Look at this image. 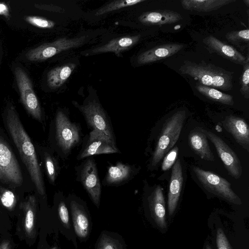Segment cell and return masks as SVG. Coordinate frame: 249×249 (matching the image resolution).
Segmentation results:
<instances>
[{"label":"cell","mask_w":249,"mask_h":249,"mask_svg":"<svg viewBox=\"0 0 249 249\" xmlns=\"http://www.w3.org/2000/svg\"><path fill=\"white\" fill-rule=\"evenodd\" d=\"M0 14L6 17L8 16V8L4 3H0Z\"/></svg>","instance_id":"cell-38"},{"label":"cell","mask_w":249,"mask_h":249,"mask_svg":"<svg viewBox=\"0 0 249 249\" xmlns=\"http://www.w3.org/2000/svg\"><path fill=\"white\" fill-rule=\"evenodd\" d=\"M225 36L227 39L232 44L238 45L241 43H248L249 30L247 29L230 32L227 33Z\"/></svg>","instance_id":"cell-28"},{"label":"cell","mask_w":249,"mask_h":249,"mask_svg":"<svg viewBox=\"0 0 249 249\" xmlns=\"http://www.w3.org/2000/svg\"><path fill=\"white\" fill-rule=\"evenodd\" d=\"M35 6L39 9L53 12L64 13L65 9L53 4H36Z\"/></svg>","instance_id":"cell-37"},{"label":"cell","mask_w":249,"mask_h":249,"mask_svg":"<svg viewBox=\"0 0 249 249\" xmlns=\"http://www.w3.org/2000/svg\"><path fill=\"white\" fill-rule=\"evenodd\" d=\"M118 152L114 141L101 133L92 130L89 134L87 144L79 158L81 159L94 155L111 154Z\"/></svg>","instance_id":"cell-12"},{"label":"cell","mask_w":249,"mask_h":249,"mask_svg":"<svg viewBox=\"0 0 249 249\" xmlns=\"http://www.w3.org/2000/svg\"><path fill=\"white\" fill-rule=\"evenodd\" d=\"M45 164L48 178L52 183H54L57 173L56 163L51 156L46 155L45 158Z\"/></svg>","instance_id":"cell-32"},{"label":"cell","mask_w":249,"mask_h":249,"mask_svg":"<svg viewBox=\"0 0 249 249\" xmlns=\"http://www.w3.org/2000/svg\"><path fill=\"white\" fill-rule=\"evenodd\" d=\"M148 187L149 193L147 200L152 216L158 226L164 229L166 227L165 206L162 188L159 184Z\"/></svg>","instance_id":"cell-14"},{"label":"cell","mask_w":249,"mask_h":249,"mask_svg":"<svg viewBox=\"0 0 249 249\" xmlns=\"http://www.w3.org/2000/svg\"><path fill=\"white\" fill-rule=\"evenodd\" d=\"M131 173L132 169L129 165L118 162L108 168L106 181L109 184H117L127 179Z\"/></svg>","instance_id":"cell-25"},{"label":"cell","mask_w":249,"mask_h":249,"mask_svg":"<svg viewBox=\"0 0 249 249\" xmlns=\"http://www.w3.org/2000/svg\"><path fill=\"white\" fill-rule=\"evenodd\" d=\"M58 214L62 222L67 227H69V215L67 208L63 202L58 206Z\"/></svg>","instance_id":"cell-36"},{"label":"cell","mask_w":249,"mask_h":249,"mask_svg":"<svg viewBox=\"0 0 249 249\" xmlns=\"http://www.w3.org/2000/svg\"><path fill=\"white\" fill-rule=\"evenodd\" d=\"M71 209L76 234L80 237H86L89 231V222L86 214L80 206L73 201L71 203Z\"/></svg>","instance_id":"cell-22"},{"label":"cell","mask_w":249,"mask_h":249,"mask_svg":"<svg viewBox=\"0 0 249 249\" xmlns=\"http://www.w3.org/2000/svg\"><path fill=\"white\" fill-rule=\"evenodd\" d=\"M184 46V44L178 43L157 46L141 53L137 62L140 64H146L165 59L179 52Z\"/></svg>","instance_id":"cell-18"},{"label":"cell","mask_w":249,"mask_h":249,"mask_svg":"<svg viewBox=\"0 0 249 249\" xmlns=\"http://www.w3.org/2000/svg\"><path fill=\"white\" fill-rule=\"evenodd\" d=\"M86 39V36L74 38H60L52 42L43 44L30 50L25 56L31 61H43L63 51L81 46Z\"/></svg>","instance_id":"cell-5"},{"label":"cell","mask_w":249,"mask_h":249,"mask_svg":"<svg viewBox=\"0 0 249 249\" xmlns=\"http://www.w3.org/2000/svg\"><path fill=\"white\" fill-rule=\"evenodd\" d=\"M76 66L74 63H69L51 70L48 72L47 77L49 86L53 89L61 86L70 77Z\"/></svg>","instance_id":"cell-24"},{"label":"cell","mask_w":249,"mask_h":249,"mask_svg":"<svg viewBox=\"0 0 249 249\" xmlns=\"http://www.w3.org/2000/svg\"><path fill=\"white\" fill-rule=\"evenodd\" d=\"M203 41L210 51L233 63L244 65L249 62V55L244 56L233 47L221 41L212 35L205 37Z\"/></svg>","instance_id":"cell-16"},{"label":"cell","mask_w":249,"mask_h":249,"mask_svg":"<svg viewBox=\"0 0 249 249\" xmlns=\"http://www.w3.org/2000/svg\"><path fill=\"white\" fill-rule=\"evenodd\" d=\"M55 127L57 143L62 151L67 153L80 141L79 128L61 111L56 115Z\"/></svg>","instance_id":"cell-8"},{"label":"cell","mask_w":249,"mask_h":249,"mask_svg":"<svg viewBox=\"0 0 249 249\" xmlns=\"http://www.w3.org/2000/svg\"><path fill=\"white\" fill-rule=\"evenodd\" d=\"M243 1L245 3V4L247 5V6H249V0H244Z\"/></svg>","instance_id":"cell-40"},{"label":"cell","mask_w":249,"mask_h":249,"mask_svg":"<svg viewBox=\"0 0 249 249\" xmlns=\"http://www.w3.org/2000/svg\"><path fill=\"white\" fill-rule=\"evenodd\" d=\"M235 1V0H182V7L188 10L208 12Z\"/></svg>","instance_id":"cell-21"},{"label":"cell","mask_w":249,"mask_h":249,"mask_svg":"<svg viewBox=\"0 0 249 249\" xmlns=\"http://www.w3.org/2000/svg\"><path fill=\"white\" fill-rule=\"evenodd\" d=\"M0 180L20 185L23 178L18 161L7 144L0 138Z\"/></svg>","instance_id":"cell-10"},{"label":"cell","mask_w":249,"mask_h":249,"mask_svg":"<svg viewBox=\"0 0 249 249\" xmlns=\"http://www.w3.org/2000/svg\"><path fill=\"white\" fill-rule=\"evenodd\" d=\"M188 143L191 149L201 159L209 161H214L203 128L196 127L192 130L188 135Z\"/></svg>","instance_id":"cell-17"},{"label":"cell","mask_w":249,"mask_h":249,"mask_svg":"<svg viewBox=\"0 0 249 249\" xmlns=\"http://www.w3.org/2000/svg\"><path fill=\"white\" fill-rule=\"evenodd\" d=\"M75 104L77 105L76 107L83 113L92 130L101 133L114 141L110 123L99 103L93 100L84 106H80L76 102Z\"/></svg>","instance_id":"cell-9"},{"label":"cell","mask_w":249,"mask_h":249,"mask_svg":"<svg viewBox=\"0 0 249 249\" xmlns=\"http://www.w3.org/2000/svg\"><path fill=\"white\" fill-rule=\"evenodd\" d=\"M205 249H212L209 246H207Z\"/></svg>","instance_id":"cell-41"},{"label":"cell","mask_w":249,"mask_h":249,"mask_svg":"<svg viewBox=\"0 0 249 249\" xmlns=\"http://www.w3.org/2000/svg\"><path fill=\"white\" fill-rule=\"evenodd\" d=\"M243 71L240 77V91L246 99L249 98V61L244 65Z\"/></svg>","instance_id":"cell-31"},{"label":"cell","mask_w":249,"mask_h":249,"mask_svg":"<svg viewBox=\"0 0 249 249\" xmlns=\"http://www.w3.org/2000/svg\"><path fill=\"white\" fill-rule=\"evenodd\" d=\"M24 212L23 226L27 236L33 237L35 233V219L36 214V199L34 196H30L21 204Z\"/></svg>","instance_id":"cell-23"},{"label":"cell","mask_w":249,"mask_h":249,"mask_svg":"<svg viewBox=\"0 0 249 249\" xmlns=\"http://www.w3.org/2000/svg\"><path fill=\"white\" fill-rule=\"evenodd\" d=\"M203 131L214 146L228 174L235 179L239 178L242 175V167L235 153L216 134L205 129Z\"/></svg>","instance_id":"cell-7"},{"label":"cell","mask_w":249,"mask_h":249,"mask_svg":"<svg viewBox=\"0 0 249 249\" xmlns=\"http://www.w3.org/2000/svg\"><path fill=\"white\" fill-rule=\"evenodd\" d=\"M179 148L174 146L163 158L161 163V170L165 171L170 169L175 163L178 157Z\"/></svg>","instance_id":"cell-30"},{"label":"cell","mask_w":249,"mask_h":249,"mask_svg":"<svg viewBox=\"0 0 249 249\" xmlns=\"http://www.w3.org/2000/svg\"><path fill=\"white\" fill-rule=\"evenodd\" d=\"M14 73L22 103L28 112L34 118L41 121V107L29 77L20 67L15 68Z\"/></svg>","instance_id":"cell-6"},{"label":"cell","mask_w":249,"mask_h":249,"mask_svg":"<svg viewBox=\"0 0 249 249\" xmlns=\"http://www.w3.org/2000/svg\"><path fill=\"white\" fill-rule=\"evenodd\" d=\"M81 181L94 203L98 207L101 193L100 179L95 161L89 159L81 172Z\"/></svg>","instance_id":"cell-13"},{"label":"cell","mask_w":249,"mask_h":249,"mask_svg":"<svg viewBox=\"0 0 249 249\" xmlns=\"http://www.w3.org/2000/svg\"><path fill=\"white\" fill-rule=\"evenodd\" d=\"M10 244L8 240H4L0 244V249H10Z\"/></svg>","instance_id":"cell-39"},{"label":"cell","mask_w":249,"mask_h":249,"mask_svg":"<svg viewBox=\"0 0 249 249\" xmlns=\"http://www.w3.org/2000/svg\"><path fill=\"white\" fill-rule=\"evenodd\" d=\"M182 18L181 15L174 11L159 10L143 13L139 21L147 25H161L176 23Z\"/></svg>","instance_id":"cell-19"},{"label":"cell","mask_w":249,"mask_h":249,"mask_svg":"<svg viewBox=\"0 0 249 249\" xmlns=\"http://www.w3.org/2000/svg\"><path fill=\"white\" fill-rule=\"evenodd\" d=\"M225 129L231 134L237 143L249 152V127L243 118L229 115L222 122Z\"/></svg>","instance_id":"cell-15"},{"label":"cell","mask_w":249,"mask_h":249,"mask_svg":"<svg viewBox=\"0 0 249 249\" xmlns=\"http://www.w3.org/2000/svg\"><path fill=\"white\" fill-rule=\"evenodd\" d=\"M0 199L2 204L9 210H12L16 205L15 196L10 190H5L1 194Z\"/></svg>","instance_id":"cell-33"},{"label":"cell","mask_w":249,"mask_h":249,"mask_svg":"<svg viewBox=\"0 0 249 249\" xmlns=\"http://www.w3.org/2000/svg\"><path fill=\"white\" fill-rule=\"evenodd\" d=\"M25 20L29 24L40 28L50 29L55 25L54 22L38 16H29L25 17Z\"/></svg>","instance_id":"cell-29"},{"label":"cell","mask_w":249,"mask_h":249,"mask_svg":"<svg viewBox=\"0 0 249 249\" xmlns=\"http://www.w3.org/2000/svg\"><path fill=\"white\" fill-rule=\"evenodd\" d=\"M179 71L182 74L198 80L203 86L224 91L232 88L233 72L203 61L196 63L185 60Z\"/></svg>","instance_id":"cell-3"},{"label":"cell","mask_w":249,"mask_h":249,"mask_svg":"<svg viewBox=\"0 0 249 249\" xmlns=\"http://www.w3.org/2000/svg\"><path fill=\"white\" fill-rule=\"evenodd\" d=\"M144 0H120L113 1L99 9L95 13L98 16L116 10L137 4Z\"/></svg>","instance_id":"cell-27"},{"label":"cell","mask_w":249,"mask_h":249,"mask_svg":"<svg viewBox=\"0 0 249 249\" xmlns=\"http://www.w3.org/2000/svg\"><path fill=\"white\" fill-rule=\"evenodd\" d=\"M140 38V35L116 38L103 46L91 50L89 54L92 55L113 52L119 56L122 52L129 49L137 43Z\"/></svg>","instance_id":"cell-20"},{"label":"cell","mask_w":249,"mask_h":249,"mask_svg":"<svg viewBox=\"0 0 249 249\" xmlns=\"http://www.w3.org/2000/svg\"><path fill=\"white\" fill-rule=\"evenodd\" d=\"M193 178L205 192L235 204H241V200L225 178L198 166H191Z\"/></svg>","instance_id":"cell-4"},{"label":"cell","mask_w":249,"mask_h":249,"mask_svg":"<svg viewBox=\"0 0 249 249\" xmlns=\"http://www.w3.org/2000/svg\"><path fill=\"white\" fill-rule=\"evenodd\" d=\"M98 249H120L118 243L110 237L103 235L98 244Z\"/></svg>","instance_id":"cell-34"},{"label":"cell","mask_w":249,"mask_h":249,"mask_svg":"<svg viewBox=\"0 0 249 249\" xmlns=\"http://www.w3.org/2000/svg\"><path fill=\"white\" fill-rule=\"evenodd\" d=\"M197 90L207 98L222 104L232 106L234 104L233 97L223 93L217 89L196 83Z\"/></svg>","instance_id":"cell-26"},{"label":"cell","mask_w":249,"mask_h":249,"mask_svg":"<svg viewBox=\"0 0 249 249\" xmlns=\"http://www.w3.org/2000/svg\"><path fill=\"white\" fill-rule=\"evenodd\" d=\"M217 249H232L223 231L219 228L216 233Z\"/></svg>","instance_id":"cell-35"},{"label":"cell","mask_w":249,"mask_h":249,"mask_svg":"<svg viewBox=\"0 0 249 249\" xmlns=\"http://www.w3.org/2000/svg\"><path fill=\"white\" fill-rule=\"evenodd\" d=\"M171 169L167 201L168 212L170 215L173 214L177 208L186 179L185 164L179 157Z\"/></svg>","instance_id":"cell-11"},{"label":"cell","mask_w":249,"mask_h":249,"mask_svg":"<svg viewBox=\"0 0 249 249\" xmlns=\"http://www.w3.org/2000/svg\"></svg>","instance_id":"cell-42"},{"label":"cell","mask_w":249,"mask_h":249,"mask_svg":"<svg viewBox=\"0 0 249 249\" xmlns=\"http://www.w3.org/2000/svg\"><path fill=\"white\" fill-rule=\"evenodd\" d=\"M186 117V111L179 109L158 122V129L148 170H156L164 157L174 147L179 139Z\"/></svg>","instance_id":"cell-2"},{"label":"cell","mask_w":249,"mask_h":249,"mask_svg":"<svg viewBox=\"0 0 249 249\" xmlns=\"http://www.w3.org/2000/svg\"><path fill=\"white\" fill-rule=\"evenodd\" d=\"M8 131L38 193L44 195V184L35 148L25 130L15 107L10 105L6 111Z\"/></svg>","instance_id":"cell-1"}]
</instances>
